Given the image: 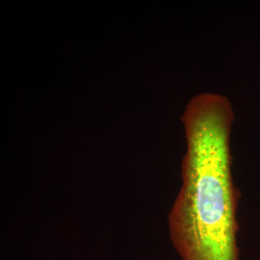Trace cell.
<instances>
[{
    "label": "cell",
    "instance_id": "1",
    "mask_svg": "<svg viewBox=\"0 0 260 260\" xmlns=\"http://www.w3.org/2000/svg\"><path fill=\"white\" fill-rule=\"evenodd\" d=\"M181 121L186 151L182 184L169 215L173 244L183 260H239L232 104L220 94L200 93L188 103Z\"/></svg>",
    "mask_w": 260,
    "mask_h": 260
}]
</instances>
